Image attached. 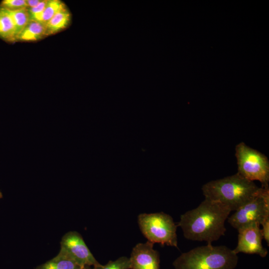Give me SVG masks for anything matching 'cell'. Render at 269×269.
Segmentation results:
<instances>
[{
  "label": "cell",
  "instance_id": "ffe728a7",
  "mask_svg": "<svg viewBox=\"0 0 269 269\" xmlns=\"http://www.w3.org/2000/svg\"><path fill=\"white\" fill-rule=\"evenodd\" d=\"M41 0H26L27 8L34 7L37 5Z\"/></svg>",
  "mask_w": 269,
  "mask_h": 269
},
{
  "label": "cell",
  "instance_id": "30bf717a",
  "mask_svg": "<svg viewBox=\"0 0 269 269\" xmlns=\"http://www.w3.org/2000/svg\"><path fill=\"white\" fill-rule=\"evenodd\" d=\"M35 269H88V268L81 266L60 251L56 257L37 266Z\"/></svg>",
  "mask_w": 269,
  "mask_h": 269
},
{
  "label": "cell",
  "instance_id": "ba28073f",
  "mask_svg": "<svg viewBox=\"0 0 269 269\" xmlns=\"http://www.w3.org/2000/svg\"><path fill=\"white\" fill-rule=\"evenodd\" d=\"M260 225L252 223L238 229V244L233 250L236 254L244 253L257 254L262 258L268 255V250L262 245L263 236Z\"/></svg>",
  "mask_w": 269,
  "mask_h": 269
},
{
  "label": "cell",
  "instance_id": "6da1fadb",
  "mask_svg": "<svg viewBox=\"0 0 269 269\" xmlns=\"http://www.w3.org/2000/svg\"><path fill=\"white\" fill-rule=\"evenodd\" d=\"M231 212L221 203L205 198L196 208L182 214L177 225L186 239L212 244L225 235V221Z\"/></svg>",
  "mask_w": 269,
  "mask_h": 269
},
{
  "label": "cell",
  "instance_id": "3957f363",
  "mask_svg": "<svg viewBox=\"0 0 269 269\" xmlns=\"http://www.w3.org/2000/svg\"><path fill=\"white\" fill-rule=\"evenodd\" d=\"M238 262L237 254L233 250L207 244L181 254L173 266L175 269H234Z\"/></svg>",
  "mask_w": 269,
  "mask_h": 269
},
{
  "label": "cell",
  "instance_id": "ac0fdd59",
  "mask_svg": "<svg viewBox=\"0 0 269 269\" xmlns=\"http://www.w3.org/2000/svg\"><path fill=\"white\" fill-rule=\"evenodd\" d=\"M0 7L9 11L27 8L26 0H3L0 3Z\"/></svg>",
  "mask_w": 269,
  "mask_h": 269
},
{
  "label": "cell",
  "instance_id": "52a82bcc",
  "mask_svg": "<svg viewBox=\"0 0 269 269\" xmlns=\"http://www.w3.org/2000/svg\"><path fill=\"white\" fill-rule=\"evenodd\" d=\"M60 251L84 268L100 264L96 260L86 245L81 235L76 231L65 234L61 241Z\"/></svg>",
  "mask_w": 269,
  "mask_h": 269
},
{
  "label": "cell",
  "instance_id": "7c38bea8",
  "mask_svg": "<svg viewBox=\"0 0 269 269\" xmlns=\"http://www.w3.org/2000/svg\"><path fill=\"white\" fill-rule=\"evenodd\" d=\"M16 37L15 26L8 11L0 7V38L13 42L16 41Z\"/></svg>",
  "mask_w": 269,
  "mask_h": 269
},
{
  "label": "cell",
  "instance_id": "44dd1931",
  "mask_svg": "<svg viewBox=\"0 0 269 269\" xmlns=\"http://www.w3.org/2000/svg\"><path fill=\"white\" fill-rule=\"evenodd\" d=\"M2 198V194L1 192L0 191V199Z\"/></svg>",
  "mask_w": 269,
  "mask_h": 269
},
{
  "label": "cell",
  "instance_id": "9c48e42d",
  "mask_svg": "<svg viewBox=\"0 0 269 269\" xmlns=\"http://www.w3.org/2000/svg\"><path fill=\"white\" fill-rule=\"evenodd\" d=\"M129 259L131 269H160L159 253L153 249V244L148 241L137 244Z\"/></svg>",
  "mask_w": 269,
  "mask_h": 269
},
{
  "label": "cell",
  "instance_id": "277c9868",
  "mask_svg": "<svg viewBox=\"0 0 269 269\" xmlns=\"http://www.w3.org/2000/svg\"><path fill=\"white\" fill-rule=\"evenodd\" d=\"M138 224L147 241L178 248V226L169 215L162 212L142 213L138 216Z\"/></svg>",
  "mask_w": 269,
  "mask_h": 269
},
{
  "label": "cell",
  "instance_id": "e0dca14e",
  "mask_svg": "<svg viewBox=\"0 0 269 269\" xmlns=\"http://www.w3.org/2000/svg\"><path fill=\"white\" fill-rule=\"evenodd\" d=\"M47 1L48 0H41L40 2L36 6L30 8H27L30 20L41 22L42 14Z\"/></svg>",
  "mask_w": 269,
  "mask_h": 269
},
{
  "label": "cell",
  "instance_id": "9a60e30c",
  "mask_svg": "<svg viewBox=\"0 0 269 269\" xmlns=\"http://www.w3.org/2000/svg\"><path fill=\"white\" fill-rule=\"evenodd\" d=\"M65 8V4L61 0H48L42 14L41 22L45 24L57 12Z\"/></svg>",
  "mask_w": 269,
  "mask_h": 269
},
{
  "label": "cell",
  "instance_id": "5b68a950",
  "mask_svg": "<svg viewBox=\"0 0 269 269\" xmlns=\"http://www.w3.org/2000/svg\"><path fill=\"white\" fill-rule=\"evenodd\" d=\"M235 155L238 173L250 181H259L262 187L269 186V161L267 156L243 142L236 145Z\"/></svg>",
  "mask_w": 269,
  "mask_h": 269
},
{
  "label": "cell",
  "instance_id": "4fadbf2b",
  "mask_svg": "<svg viewBox=\"0 0 269 269\" xmlns=\"http://www.w3.org/2000/svg\"><path fill=\"white\" fill-rule=\"evenodd\" d=\"M71 18L70 12L67 8L57 12L45 24L47 35L65 28L69 24Z\"/></svg>",
  "mask_w": 269,
  "mask_h": 269
},
{
  "label": "cell",
  "instance_id": "8fae6325",
  "mask_svg": "<svg viewBox=\"0 0 269 269\" xmlns=\"http://www.w3.org/2000/svg\"><path fill=\"white\" fill-rule=\"evenodd\" d=\"M47 35L45 24L34 20H30L17 37V41H34Z\"/></svg>",
  "mask_w": 269,
  "mask_h": 269
},
{
  "label": "cell",
  "instance_id": "5bb4252c",
  "mask_svg": "<svg viewBox=\"0 0 269 269\" xmlns=\"http://www.w3.org/2000/svg\"><path fill=\"white\" fill-rule=\"evenodd\" d=\"M8 11L13 21L17 37L18 35L25 28L30 21L27 9L23 8L14 11Z\"/></svg>",
  "mask_w": 269,
  "mask_h": 269
},
{
  "label": "cell",
  "instance_id": "d6986e66",
  "mask_svg": "<svg viewBox=\"0 0 269 269\" xmlns=\"http://www.w3.org/2000/svg\"><path fill=\"white\" fill-rule=\"evenodd\" d=\"M262 229L261 233L263 238L266 241L268 245H269V217L267 218L261 224Z\"/></svg>",
  "mask_w": 269,
  "mask_h": 269
},
{
  "label": "cell",
  "instance_id": "7a4b0ae2",
  "mask_svg": "<svg viewBox=\"0 0 269 269\" xmlns=\"http://www.w3.org/2000/svg\"><path fill=\"white\" fill-rule=\"evenodd\" d=\"M259 188L254 181L237 173L210 181L203 185L202 190L205 198L218 202L235 211L251 199Z\"/></svg>",
  "mask_w": 269,
  "mask_h": 269
},
{
  "label": "cell",
  "instance_id": "2e32d148",
  "mask_svg": "<svg viewBox=\"0 0 269 269\" xmlns=\"http://www.w3.org/2000/svg\"><path fill=\"white\" fill-rule=\"evenodd\" d=\"M91 269H131V264L129 258L121 257L115 261H110L105 265L100 264Z\"/></svg>",
  "mask_w": 269,
  "mask_h": 269
},
{
  "label": "cell",
  "instance_id": "8992f818",
  "mask_svg": "<svg viewBox=\"0 0 269 269\" xmlns=\"http://www.w3.org/2000/svg\"><path fill=\"white\" fill-rule=\"evenodd\" d=\"M269 217V188H259L255 195L228 218V222L237 230L252 223L260 225Z\"/></svg>",
  "mask_w": 269,
  "mask_h": 269
}]
</instances>
